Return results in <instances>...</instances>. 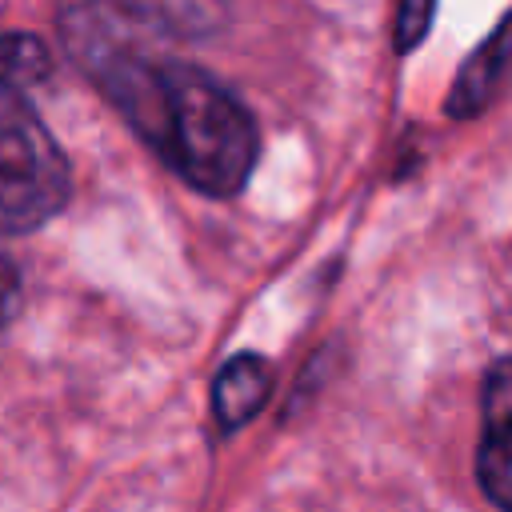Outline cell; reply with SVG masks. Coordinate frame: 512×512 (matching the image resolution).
<instances>
[{
	"label": "cell",
	"mask_w": 512,
	"mask_h": 512,
	"mask_svg": "<svg viewBox=\"0 0 512 512\" xmlns=\"http://www.w3.org/2000/svg\"><path fill=\"white\" fill-rule=\"evenodd\" d=\"M60 24L72 56L168 168L208 196L244 188L256 164V124L232 92L192 64L124 48L96 8H68Z\"/></svg>",
	"instance_id": "obj_1"
},
{
	"label": "cell",
	"mask_w": 512,
	"mask_h": 512,
	"mask_svg": "<svg viewBox=\"0 0 512 512\" xmlns=\"http://www.w3.org/2000/svg\"><path fill=\"white\" fill-rule=\"evenodd\" d=\"M68 200V164L28 96L0 92V232L40 228Z\"/></svg>",
	"instance_id": "obj_2"
},
{
	"label": "cell",
	"mask_w": 512,
	"mask_h": 512,
	"mask_svg": "<svg viewBox=\"0 0 512 512\" xmlns=\"http://www.w3.org/2000/svg\"><path fill=\"white\" fill-rule=\"evenodd\" d=\"M512 384H508V360L500 356L488 368L484 380V440L476 452V476L480 488L488 492V500L508 512L512 508Z\"/></svg>",
	"instance_id": "obj_3"
},
{
	"label": "cell",
	"mask_w": 512,
	"mask_h": 512,
	"mask_svg": "<svg viewBox=\"0 0 512 512\" xmlns=\"http://www.w3.org/2000/svg\"><path fill=\"white\" fill-rule=\"evenodd\" d=\"M272 396V368L268 360H260L256 352H240L232 356L212 384V412L220 428H240L248 424Z\"/></svg>",
	"instance_id": "obj_4"
},
{
	"label": "cell",
	"mask_w": 512,
	"mask_h": 512,
	"mask_svg": "<svg viewBox=\"0 0 512 512\" xmlns=\"http://www.w3.org/2000/svg\"><path fill=\"white\" fill-rule=\"evenodd\" d=\"M504 64H508V24L500 20L492 28V36L456 72V84H452V92L444 100V112L456 116V120H468V116L484 112L488 100L496 96L500 80H504Z\"/></svg>",
	"instance_id": "obj_5"
},
{
	"label": "cell",
	"mask_w": 512,
	"mask_h": 512,
	"mask_svg": "<svg viewBox=\"0 0 512 512\" xmlns=\"http://www.w3.org/2000/svg\"><path fill=\"white\" fill-rule=\"evenodd\" d=\"M48 72H52V56L36 36H28V32L0 36V92L28 96Z\"/></svg>",
	"instance_id": "obj_6"
},
{
	"label": "cell",
	"mask_w": 512,
	"mask_h": 512,
	"mask_svg": "<svg viewBox=\"0 0 512 512\" xmlns=\"http://www.w3.org/2000/svg\"><path fill=\"white\" fill-rule=\"evenodd\" d=\"M432 16H436V4H416V0L400 4L396 8V28H392L396 32V52H412L424 40Z\"/></svg>",
	"instance_id": "obj_7"
},
{
	"label": "cell",
	"mask_w": 512,
	"mask_h": 512,
	"mask_svg": "<svg viewBox=\"0 0 512 512\" xmlns=\"http://www.w3.org/2000/svg\"><path fill=\"white\" fill-rule=\"evenodd\" d=\"M16 304H20V272L8 256H0V328L12 320Z\"/></svg>",
	"instance_id": "obj_8"
}]
</instances>
